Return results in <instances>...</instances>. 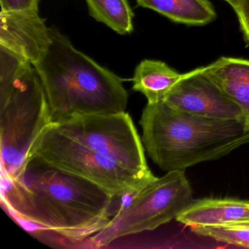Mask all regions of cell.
I'll return each mask as SVG.
<instances>
[{
	"instance_id": "1",
	"label": "cell",
	"mask_w": 249,
	"mask_h": 249,
	"mask_svg": "<svg viewBox=\"0 0 249 249\" xmlns=\"http://www.w3.org/2000/svg\"><path fill=\"white\" fill-rule=\"evenodd\" d=\"M1 202L14 221L87 244L117 213L120 197L30 155L12 177H1Z\"/></svg>"
},
{
	"instance_id": "2",
	"label": "cell",
	"mask_w": 249,
	"mask_h": 249,
	"mask_svg": "<svg viewBox=\"0 0 249 249\" xmlns=\"http://www.w3.org/2000/svg\"><path fill=\"white\" fill-rule=\"evenodd\" d=\"M52 44L34 65L46 90L53 123L84 115L126 110L124 80L77 50L66 36L50 28Z\"/></svg>"
},
{
	"instance_id": "3",
	"label": "cell",
	"mask_w": 249,
	"mask_h": 249,
	"mask_svg": "<svg viewBox=\"0 0 249 249\" xmlns=\"http://www.w3.org/2000/svg\"><path fill=\"white\" fill-rule=\"evenodd\" d=\"M140 124L147 154L163 171H184L249 144V128L242 121L194 116L163 101L147 103Z\"/></svg>"
},
{
	"instance_id": "4",
	"label": "cell",
	"mask_w": 249,
	"mask_h": 249,
	"mask_svg": "<svg viewBox=\"0 0 249 249\" xmlns=\"http://www.w3.org/2000/svg\"><path fill=\"white\" fill-rule=\"evenodd\" d=\"M52 123L46 90L34 65L0 46L1 177L19 171Z\"/></svg>"
},
{
	"instance_id": "5",
	"label": "cell",
	"mask_w": 249,
	"mask_h": 249,
	"mask_svg": "<svg viewBox=\"0 0 249 249\" xmlns=\"http://www.w3.org/2000/svg\"><path fill=\"white\" fill-rule=\"evenodd\" d=\"M192 201L184 171L167 172L122 196L116 215L89 242L93 248H102L120 237L152 231L176 218Z\"/></svg>"
},
{
	"instance_id": "6",
	"label": "cell",
	"mask_w": 249,
	"mask_h": 249,
	"mask_svg": "<svg viewBox=\"0 0 249 249\" xmlns=\"http://www.w3.org/2000/svg\"><path fill=\"white\" fill-rule=\"evenodd\" d=\"M30 155L37 156L57 168L90 180L119 197L156 178L142 177L124 168L67 136L53 123L36 141Z\"/></svg>"
},
{
	"instance_id": "7",
	"label": "cell",
	"mask_w": 249,
	"mask_h": 249,
	"mask_svg": "<svg viewBox=\"0 0 249 249\" xmlns=\"http://www.w3.org/2000/svg\"><path fill=\"white\" fill-rule=\"evenodd\" d=\"M53 124L67 136L124 168L142 177L154 176L129 113L77 116Z\"/></svg>"
},
{
	"instance_id": "8",
	"label": "cell",
	"mask_w": 249,
	"mask_h": 249,
	"mask_svg": "<svg viewBox=\"0 0 249 249\" xmlns=\"http://www.w3.org/2000/svg\"><path fill=\"white\" fill-rule=\"evenodd\" d=\"M163 102L174 110L194 116L243 122L240 107L210 78L205 67L181 75Z\"/></svg>"
},
{
	"instance_id": "9",
	"label": "cell",
	"mask_w": 249,
	"mask_h": 249,
	"mask_svg": "<svg viewBox=\"0 0 249 249\" xmlns=\"http://www.w3.org/2000/svg\"><path fill=\"white\" fill-rule=\"evenodd\" d=\"M51 44L50 28L39 16L38 10L0 12V46L34 65Z\"/></svg>"
},
{
	"instance_id": "10",
	"label": "cell",
	"mask_w": 249,
	"mask_h": 249,
	"mask_svg": "<svg viewBox=\"0 0 249 249\" xmlns=\"http://www.w3.org/2000/svg\"><path fill=\"white\" fill-rule=\"evenodd\" d=\"M176 219L190 227H213L249 221V199H193Z\"/></svg>"
},
{
	"instance_id": "11",
	"label": "cell",
	"mask_w": 249,
	"mask_h": 249,
	"mask_svg": "<svg viewBox=\"0 0 249 249\" xmlns=\"http://www.w3.org/2000/svg\"><path fill=\"white\" fill-rule=\"evenodd\" d=\"M210 78L241 110L249 128V60L221 57L205 67Z\"/></svg>"
},
{
	"instance_id": "12",
	"label": "cell",
	"mask_w": 249,
	"mask_h": 249,
	"mask_svg": "<svg viewBox=\"0 0 249 249\" xmlns=\"http://www.w3.org/2000/svg\"><path fill=\"white\" fill-rule=\"evenodd\" d=\"M180 77L164 62L145 59L135 69L132 89L142 93L148 103H157L163 101Z\"/></svg>"
},
{
	"instance_id": "13",
	"label": "cell",
	"mask_w": 249,
	"mask_h": 249,
	"mask_svg": "<svg viewBox=\"0 0 249 249\" xmlns=\"http://www.w3.org/2000/svg\"><path fill=\"white\" fill-rule=\"evenodd\" d=\"M142 8L153 10L173 22L202 26L216 18V13L208 0H136Z\"/></svg>"
},
{
	"instance_id": "14",
	"label": "cell",
	"mask_w": 249,
	"mask_h": 249,
	"mask_svg": "<svg viewBox=\"0 0 249 249\" xmlns=\"http://www.w3.org/2000/svg\"><path fill=\"white\" fill-rule=\"evenodd\" d=\"M90 15L119 35L133 31V13L127 0H86Z\"/></svg>"
},
{
	"instance_id": "15",
	"label": "cell",
	"mask_w": 249,
	"mask_h": 249,
	"mask_svg": "<svg viewBox=\"0 0 249 249\" xmlns=\"http://www.w3.org/2000/svg\"><path fill=\"white\" fill-rule=\"evenodd\" d=\"M191 230L196 235L249 249V221L213 227H191Z\"/></svg>"
},
{
	"instance_id": "16",
	"label": "cell",
	"mask_w": 249,
	"mask_h": 249,
	"mask_svg": "<svg viewBox=\"0 0 249 249\" xmlns=\"http://www.w3.org/2000/svg\"><path fill=\"white\" fill-rule=\"evenodd\" d=\"M40 0H0L1 11H24L38 10Z\"/></svg>"
},
{
	"instance_id": "17",
	"label": "cell",
	"mask_w": 249,
	"mask_h": 249,
	"mask_svg": "<svg viewBox=\"0 0 249 249\" xmlns=\"http://www.w3.org/2000/svg\"><path fill=\"white\" fill-rule=\"evenodd\" d=\"M234 11L238 18L245 40L249 44V0H242Z\"/></svg>"
},
{
	"instance_id": "18",
	"label": "cell",
	"mask_w": 249,
	"mask_h": 249,
	"mask_svg": "<svg viewBox=\"0 0 249 249\" xmlns=\"http://www.w3.org/2000/svg\"><path fill=\"white\" fill-rule=\"evenodd\" d=\"M225 1L227 3L230 4V5H231L233 9L235 10L240 5L242 0H225Z\"/></svg>"
}]
</instances>
